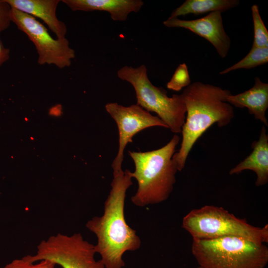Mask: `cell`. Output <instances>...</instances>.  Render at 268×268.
<instances>
[{
    "mask_svg": "<svg viewBox=\"0 0 268 268\" xmlns=\"http://www.w3.org/2000/svg\"><path fill=\"white\" fill-rule=\"evenodd\" d=\"M180 137L175 134L164 146L146 152L129 151L135 169L131 176L137 183V189L131 198L137 206L157 204L167 200L173 191L178 170L173 158Z\"/></svg>",
    "mask_w": 268,
    "mask_h": 268,
    "instance_id": "3957f363",
    "label": "cell"
},
{
    "mask_svg": "<svg viewBox=\"0 0 268 268\" xmlns=\"http://www.w3.org/2000/svg\"><path fill=\"white\" fill-rule=\"evenodd\" d=\"M182 228L196 239L224 237H241L257 243L268 242V225L250 224L222 207L206 205L188 212L183 218Z\"/></svg>",
    "mask_w": 268,
    "mask_h": 268,
    "instance_id": "5b68a950",
    "label": "cell"
},
{
    "mask_svg": "<svg viewBox=\"0 0 268 268\" xmlns=\"http://www.w3.org/2000/svg\"><path fill=\"white\" fill-rule=\"evenodd\" d=\"M191 252L201 268H265L268 247L237 237L193 239Z\"/></svg>",
    "mask_w": 268,
    "mask_h": 268,
    "instance_id": "277c9868",
    "label": "cell"
},
{
    "mask_svg": "<svg viewBox=\"0 0 268 268\" xmlns=\"http://www.w3.org/2000/svg\"><path fill=\"white\" fill-rule=\"evenodd\" d=\"M11 7L42 19L57 38L66 37V24L58 19L56 9L60 0H5Z\"/></svg>",
    "mask_w": 268,
    "mask_h": 268,
    "instance_id": "7c38bea8",
    "label": "cell"
},
{
    "mask_svg": "<svg viewBox=\"0 0 268 268\" xmlns=\"http://www.w3.org/2000/svg\"><path fill=\"white\" fill-rule=\"evenodd\" d=\"M163 24L169 28H183L205 39L215 48L218 55L225 58L231 47V39L225 31L222 12L214 11L194 20L170 18Z\"/></svg>",
    "mask_w": 268,
    "mask_h": 268,
    "instance_id": "30bf717a",
    "label": "cell"
},
{
    "mask_svg": "<svg viewBox=\"0 0 268 268\" xmlns=\"http://www.w3.org/2000/svg\"><path fill=\"white\" fill-rule=\"evenodd\" d=\"M94 245L84 239L80 233L72 235L58 233L42 241L36 254L23 258L31 263L49 260L62 268H105L96 260Z\"/></svg>",
    "mask_w": 268,
    "mask_h": 268,
    "instance_id": "52a82bcc",
    "label": "cell"
},
{
    "mask_svg": "<svg viewBox=\"0 0 268 268\" xmlns=\"http://www.w3.org/2000/svg\"><path fill=\"white\" fill-rule=\"evenodd\" d=\"M190 84L191 79L187 66L185 63H183L176 68L170 80L167 82L166 87L168 89L179 91Z\"/></svg>",
    "mask_w": 268,
    "mask_h": 268,
    "instance_id": "ac0fdd59",
    "label": "cell"
},
{
    "mask_svg": "<svg viewBox=\"0 0 268 268\" xmlns=\"http://www.w3.org/2000/svg\"><path fill=\"white\" fill-rule=\"evenodd\" d=\"M72 11H104L114 21H124L131 12H137L144 4L141 0H62Z\"/></svg>",
    "mask_w": 268,
    "mask_h": 268,
    "instance_id": "8fae6325",
    "label": "cell"
},
{
    "mask_svg": "<svg viewBox=\"0 0 268 268\" xmlns=\"http://www.w3.org/2000/svg\"><path fill=\"white\" fill-rule=\"evenodd\" d=\"M268 62V47L252 46L250 52L241 60L222 70L220 74L239 69H250L266 64Z\"/></svg>",
    "mask_w": 268,
    "mask_h": 268,
    "instance_id": "2e32d148",
    "label": "cell"
},
{
    "mask_svg": "<svg viewBox=\"0 0 268 268\" xmlns=\"http://www.w3.org/2000/svg\"><path fill=\"white\" fill-rule=\"evenodd\" d=\"M195 268H200V267H198Z\"/></svg>",
    "mask_w": 268,
    "mask_h": 268,
    "instance_id": "7402d4cb",
    "label": "cell"
},
{
    "mask_svg": "<svg viewBox=\"0 0 268 268\" xmlns=\"http://www.w3.org/2000/svg\"><path fill=\"white\" fill-rule=\"evenodd\" d=\"M11 9V6L5 0H0V34L10 25Z\"/></svg>",
    "mask_w": 268,
    "mask_h": 268,
    "instance_id": "ffe728a7",
    "label": "cell"
},
{
    "mask_svg": "<svg viewBox=\"0 0 268 268\" xmlns=\"http://www.w3.org/2000/svg\"><path fill=\"white\" fill-rule=\"evenodd\" d=\"M254 81L252 88L235 95L231 94L226 101L232 106L247 108L250 114L268 127L266 112L268 108V84L262 81L259 77H256Z\"/></svg>",
    "mask_w": 268,
    "mask_h": 268,
    "instance_id": "4fadbf2b",
    "label": "cell"
},
{
    "mask_svg": "<svg viewBox=\"0 0 268 268\" xmlns=\"http://www.w3.org/2000/svg\"><path fill=\"white\" fill-rule=\"evenodd\" d=\"M251 153L229 171L230 175L238 174L244 170H252L256 175L257 187L268 182V135L266 127L262 128L259 138L254 141Z\"/></svg>",
    "mask_w": 268,
    "mask_h": 268,
    "instance_id": "5bb4252c",
    "label": "cell"
},
{
    "mask_svg": "<svg viewBox=\"0 0 268 268\" xmlns=\"http://www.w3.org/2000/svg\"><path fill=\"white\" fill-rule=\"evenodd\" d=\"M10 17L11 22L35 45L39 65H54L60 68L71 65L75 51L66 37L55 39L35 17L12 7Z\"/></svg>",
    "mask_w": 268,
    "mask_h": 268,
    "instance_id": "ba28073f",
    "label": "cell"
},
{
    "mask_svg": "<svg viewBox=\"0 0 268 268\" xmlns=\"http://www.w3.org/2000/svg\"><path fill=\"white\" fill-rule=\"evenodd\" d=\"M186 113L181 133L180 148L173 158L182 171L193 146L213 124L222 128L228 125L234 117L233 107L226 101L231 94L227 89L196 81L186 87L181 94Z\"/></svg>",
    "mask_w": 268,
    "mask_h": 268,
    "instance_id": "7a4b0ae2",
    "label": "cell"
},
{
    "mask_svg": "<svg viewBox=\"0 0 268 268\" xmlns=\"http://www.w3.org/2000/svg\"><path fill=\"white\" fill-rule=\"evenodd\" d=\"M105 109L115 121L119 132L118 150L112 163L113 175H115L124 172L122 168L124 152L136 134L149 127H168L157 116L152 115L136 104L126 107L116 102L109 103L105 105Z\"/></svg>",
    "mask_w": 268,
    "mask_h": 268,
    "instance_id": "9c48e42d",
    "label": "cell"
},
{
    "mask_svg": "<svg viewBox=\"0 0 268 268\" xmlns=\"http://www.w3.org/2000/svg\"><path fill=\"white\" fill-rule=\"evenodd\" d=\"M251 11L254 27L252 46L268 47V31L261 16L258 6L253 4Z\"/></svg>",
    "mask_w": 268,
    "mask_h": 268,
    "instance_id": "e0dca14e",
    "label": "cell"
},
{
    "mask_svg": "<svg viewBox=\"0 0 268 268\" xmlns=\"http://www.w3.org/2000/svg\"><path fill=\"white\" fill-rule=\"evenodd\" d=\"M117 74L120 79L130 83L134 87L137 105L149 112L156 113L172 133H181L186 113L181 94L168 97L163 88L152 84L144 65L136 67L125 66Z\"/></svg>",
    "mask_w": 268,
    "mask_h": 268,
    "instance_id": "8992f818",
    "label": "cell"
},
{
    "mask_svg": "<svg viewBox=\"0 0 268 268\" xmlns=\"http://www.w3.org/2000/svg\"><path fill=\"white\" fill-rule=\"evenodd\" d=\"M131 172L126 169L113 175L103 214L93 217L85 225L96 236L95 251L105 268H123L125 253L135 251L141 246L140 238L127 224L124 213L126 192L133 184Z\"/></svg>",
    "mask_w": 268,
    "mask_h": 268,
    "instance_id": "6da1fadb",
    "label": "cell"
},
{
    "mask_svg": "<svg viewBox=\"0 0 268 268\" xmlns=\"http://www.w3.org/2000/svg\"><path fill=\"white\" fill-rule=\"evenodd\" d=\"M239 0H186L171 12L170 18H178L189 14H201L206 12L222 13L237 6Z\"/></svg>",
    "mask_w": 268,
    "mask_h": 268,
    "instance_id": "9a60e30c",
    "label": "cell"
},
{
    "mask_svg": "<svg viewBox=\"0 0 268 268\" xmlns=\"http://www.w3.org/2000/svg\"><path fill=\"white\" fill-rule=\"evenodd\" d=\"M37 262L31 263L22 258L14 260L2 268H55L56 266L54 263L47 260Z\"/></svg>",
    "mask_w": 268,
    "mask_h": 268,
    "instance_id": "d6986e66",
    "label": "cell"
},
{
    "mask_svg": "<svg viewBox=\"0 0 268 268\" xmlns=\"http://www.w3.org/2000/svg\"><path fill=\"white\" fill-rule=\"evenodd\" d=\"M10 51L5 48L0 39V66L9 58Z\"/></svg>",
    "mask_w": 268,
    "mask_h": 268,
    "instance_id": "44dd1931",
    "label": "cell"
}]
</instances>
